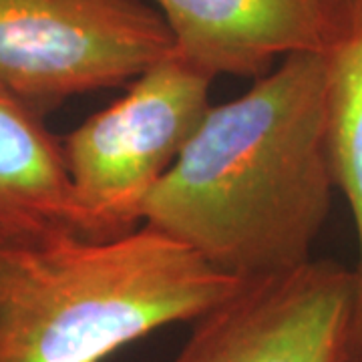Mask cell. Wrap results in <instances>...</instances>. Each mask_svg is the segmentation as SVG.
I'll list each match as a JSON object with an SVG mask.
<instances>
[{
  "label": "cell",
  "instance_id": "8992f818",
  "mask_svg": "<svg viewBox=\"0 0 362 362\" xmlns=\"http://www.w3.org/2000/svg\"><path fill=\"white\" fill-rule=\"evenodd\" d=\"M349 0H153L173 51L211 77L259 78L276 59L324 54Z\"/></svg>",
  "mask_w": 362,
  "mask_h": 362
},
{
  "label": "cell",
  "instance_id": "7a4b0ae2",
  "mask_svg": "<svg viewBox=\"0 0 362 362\" xmlns=\"http://www.w3.org/2000/svg\"><path fill=\"white\" fill-rule=\"evenodd\" d=\"M242 286L143 223L95 242L0 250V362H103L175 322H194Z\"/></svg>",
  "mask_w": 362,
  "mask_h": 362
},
{
  "label": "cell",
  "instance_id": "ba28073f",
  "mask_svg": "<svg viewBox=\"0 0 362 362\" xmlns=\"http://www.w3.org/2000/svg\"><path fill=\"white\" fill-rule=\"evenodd\" d=\"M324 61L330 161L358 242L346 362H362V0L346 2L340 35L324 52Z\"/></svg>",
  "mask_w": 362,
  "mask_h": 362
},
{
  "label": "cell",
  "instance_id": "277c9868",
  "mask_svg": "<svg viewBox=\"0 0 362 362\" xmlns=\"http://www.w3.org/2000/svg\"><path fill=\"white\" fill-rule=\"evenodd\" d=\"M171 52L163 16L143 0H0V85L45 119Z\"/></svg>",
  "mask_w": 362,
  "mask_h": 362
},
{
  "label": "cell",
  "instance_id": "6da1fadb",
  "mask_svg": "<svg viewBox=\"0 0 362 362\" xmlns=\"http://www.w3.org/2000/svg\"><path fill=\"white\" fill-rule=\"evenodd\" d=\"M334 192L326 61L298 52L238 99L211 105L143 223L252 282L310 264Z\"/></svg>",
  "mask_w": 362,
  "mask_h": 362
},
{
  "label": "cell",
  "instance_id": "3957f363",
  "mask_svg": "<svg viewBox=\"0 0 362 362\" xmlns=\"http://www.w3.org/2000/svg\"><path fill=\"white\" fill-rule=\"evenodd\" d=\"M214 81L173 51L61 139L81 238L107 242L141 228L149 195L211 109Z\"/></svg>",
  "mask_w": 362,
  "mask_h": 362
},
{
  "label": "cell",
  "instance_id": "52a82bcc",
  "mask_svg": "<svg viewBox=\"0 0 362 362\" xmlns=\"http://www.w3.org/2000/svg\"><path fill=\"white\" fill-rule=\"evenodd\" d=\"M78 235L63 141L0 85V250H28Z\"/></svg>",
  "mask_w": 362,
  "mask_h": 362
},
{
  "label": "cell",
  "instance_id": "5b68a950",
  "mask_svg": "<svg viewBox=\"0 0 362 362\" xmlns=\"http://www.w3.org/2000/svg\"><path fill=\"white\" fill-rule=\"evenodd\" d=\"M354 272L334 259L242 282L171 362H346Z\"/></svg>",
  "mask_w": 362,
  "mask_h": 362
}]
</instances>
